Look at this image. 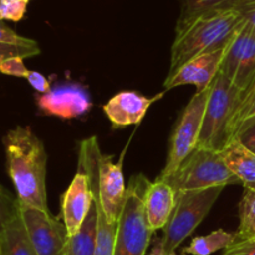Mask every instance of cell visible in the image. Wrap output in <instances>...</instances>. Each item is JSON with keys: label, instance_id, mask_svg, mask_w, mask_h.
Returning a JSON list of instances; mask_svg holds the SVG:
<instances>
[{"label": "cell", "instance_id": "cell-24", "mask_svg": "<svg viewBox=\"0 0 255 255\" xmlns=\"http://www.w3.org/2000/svg\"><path fill=\"white\" fill-rule=\"evenodd\" d=\"M19 216V201L0 184V234L5 226Z\"/></svg>", "mask_w": 255, "mask_h": 255}, {"label": "cell", "instance_id": "cell-32", "mask_svg": "<svg viewBox=\"0 0 255 255\" xmlns=\"http://www.w3.org/2000/svg\"><path fill=\"white\" fill-rule=\"evenodd\" d=\"M239 139H241L242 143H243L247 148L251 149L253 153H255V124L248 129V131L244 132V133L239 137Z\"/></svg>", "mask_w": 255, "mask_h": 255}, {"label": "cell", "instance_id": "cell-16", "mask_svg": "<svg viewBox=\"0 0 255 255\" xmlns=\"http://www.w3.org/2000/svg\"><path fill=\"white\" fill-rule=\"evenodd\" d=\"M176 202V191L167 181L156 179L148 184L144 194V211L152 231H163L173 213Z\"/></svg>", "mask_w": 255, "mask_h": 255}, {"label": "cell", "instance_id": "cell-5", "mask_svg": "<svg viewBox=\"0 0 255 255\" xmlns=\"http://www.w3.org/2000/svg\"><path fill=\"white\" fill-rule=\"evenodd\" d=\"M239 90L222 72L211 86L197 147L222 152L228 144V127Z\"/></svg>", "mask_w": 255, "mask_h": 255}, {"label": "cell", "instance_id": "cell-30", "mask_svg": "<svg viewBox=\"0 0 255 255\" xmlns=\"http://www.w3.org/2000/svg\"><path fill=\"white\" fill-rule=\"evenodd\" d=\"M27 82L31 85L32 89L35 91H37L39 94H46L51 90V85H50V80H47L46 76H44L42 74L37 71H32L30 70L29 75L26 76Z\"/></svg>", "mask_w": 255, "mask_h": 255}, {"label": "cell", "instance_id": "cell-29", "mask_svg": "<svg viewBox=\"0 0 255 255\" xmlns=\"http://www.w3.org/2000/svg\"><path fill=\"white\" fill-rule=\"evenodd\" d=\"M222 255H255V239L234 241Z\"/></svg>", "mask_w": 255, "mask_h": 255}, {"label": "cell", "instance_id": "cell-21", "mask_svg": "<svg viewBox=\"0 0 255 255\" xmlns=\"http://www.w3.org/2000/svg\"><path fill=\"white\" fill-rule=\"evenodd\" d=\"M236 239L233 233L218 229L207 236H199L192 239L191 244L183 248L182 253L186 255H211L221 249H226Z\"/></svg>", "mask_w": 255, "mask_h": 255}, {"label": "cell", "instance_id": "cell-26", "mask_svg": "<svg viewBox=\"0 0 255 255\" xmlns=\"http://www.w3.org/2000/svg\"><path fill=\"white\" fill-rule=\"evenodd\" d=\"M30 70L25 66L24 59L20 56L0 57V74L15 77H24L29 75Z\"/></svg>", "mask_w": 255, "mask_h": 255}, {"label": "cell", "instance_id": "cell-4", "mask_svg": "<svg viewBox=\"0 0 255 255\" xmlns=\"http://www.w3.org/2000/svg\"><path fill=\"white\" fill-rule=\"evenodd\" d=\"M172 188L179 192L227 187L239 183L224 162L221 152L196 147L179 168L166 179Z\"/></svg>", "mask_w": 255, "mask_h": 255}, {"label": "cell", "instance_id": "cell-12", "mask_svg": "<svg viewBox=\"0 0 255 255\" xmlns=\"http://www.w3.org/2000/svg\"><path fill=\"white\" fill-rule=\"evenodd\" d=\"M122 161L124 159L121 157L117 163H114L112 156H107L102 152L99 156L97 191L102 209L109 221L114 224L117 223L127 191L122 172Z\"/></svg>", "mask_w": 255, "mask_h": 255}, {"label": "cell", "instance_id": "cell-1", "mask_svg": "<svg viewBox=\"0 0 255 255\" xmlns=\"http://www.w3.org/2000/svg\"><path fill=\"white\" fill-rule=\"evenodd\" d=\"M6 169L19 203L49 211L46 197L47 154L30 127L16 126L2 138Z\"/></svg>", "mask_w": 255, "mask_h": 255}, {"label": "cell", "instance_id": "cell-23", "mask_svg": "<svg viewBox=\"0 0 255 255\" xmlns=\"http://www.w3.org/2000/svg\"><path fill=\"white\" fill-rule=\"evenodd\" d=\"M238 0H181V14L177 25L184 24L204 12L234 7Z\"/></svg>", "mask_w": 255, "mask_h": 255}, {"label": "cell", "instance_id": "cell-17", "mask_svg": "<svg viewBox=\"0 0 255 255\" xmlns=\"http://www.w3.org/2000/svg\"><path fill=\"white\" fill-rule=\"evenodd\" d=\"M224 162L246 189H255V153L239 138L228 142L221 152Z\"/></svg>", "mask_w": 255, "mask_h": 255}, {"label": "cell", "instance_id": "cell-28", "mask_svg": "<svg viewBox=\"0 0 255 255\" xmlns=\"http://www.w3.org/2000/svg\"><path fill=\"white\" fill-rule=\"evenodd\" d=\"M40 54L39 45H32V46H16V45L0 44V57L7 56H20L22 59L26 57L36 56Z\"/></svg>", "mask_w": 255, "mask_h": 255}, {"label": "cell", "instance_id": "cell-8", "mask_svg": "<svg viewBox=\"0 0 255 255\" xmlns=\"http://www.w3.org/2000/svg\"><path fill=\"white\" fill-rule=\"evenodd\" d=\"M19 216L36 255H66L67 231L51 212L19 203Z\"/></svg>", "mask_w": 255, "mask_h": 255}, {"label": "cell", "instance_id": "cell-18", "mask_svg": "<svg viewBox=\"0 0 255 255\" xmlns=\"http://www.w3.org/2000/svg\"><path fill=\"white\" fill-rule=\"evenodd\" d=\"M255 124V72L248 84L239 91L228 127V142L239 138Z\"/></svg>", "mask_w": 255, "mask_h": 255}, {"label": "cell", "instance_id": "cell-20", "mask_svg": "<svg viewBox=\"0 0 255 255\" xmlns=\"http://www.w3.org/2000/svg\"><path fill=\"white\" fill-rule=\"evenodd\" d=\"M97 241V212L95 203L80 231L67 242L66 255H94Z\"/></svg>", "mask_w": 255, "mask_h": 255}, {"label": "cell", "instance_id": "cell-10", "mask_svg": "<svg viewBox=\"0 0 255 255\" xmlns=\"http://www.w3.org/2000/svg\"><path fill=\"white\" fill-rule=\"evenodd\" d=\"M99 142L96 137L82 139L79 143V168L89 177L94 194V203L97 212V241L94 255H114L116 224L111 223L104 212L97 191V171H99Z\"/></svg>", "mask_w": 255, "mask_h": 255}, {"label": "cell", "instance_id": "cell-27", "mask_svg": "<svg viewBox=\"0 0 255 255\" xmlns=\"http://www.w3.org/2000/svg\"><path fill=\"white\" fill-rule=\"evenodd\" d=\"M0 44L16 45V46H32L37 42L29 37H24L21 35L16 34L12 29H10L7 25L4 24L2 20H0Z\"/></svg>", "mask_w": 255, "mask_h": 255}, {"label": "cell", "instance_id": "cell-13", "mask_svg": "<svg viewBox=\"0 0 255 255\" xmlns=\"http://www.w3.org/2000/svg\"><path fill=\"white\" fill-rule=\"evenodd\" d=\"M224 47L216 51L199 55L182 65L176 72L167 75L164 81V90L174 89L183 85H194L197 91L208 89L221 71L222 60H223Z\"/></svg>", "mask_w": 255, "mask_h": 255}, {"label": "cell", "instance_id": "cell-34", "mask_svg": "<svg viewBox=\"0 0 255 255\" xmlns=\"http://www.w3.org/2000/svg\"><path fill=\"white\" fill-rule=\"evenodd\" d=\"M26 1H30V0H26Z\"/></svg>", "mask_w": 255, "mask_h": 255}, {"label": "cell", "instance_id": "cell-11", "mask_svg": "<svg viewBox=\"0 0 255 255\" xmlns=\"http://www.w3.org/2000/svg\"><path fill=\"white\" fill-rule=\"evenodd\" d=\"M40 111L47 116L72 120L82 116L92 107L86 87L77 82H65L51 87L49 92L36 96Z\"/></svg>", "mask_w": 255, "mask_h": 255}, {"label": "cell", "instance_id": "cell-14", "mask_svg": "<svg viewBox=\"0 0 255 255\" xmlns=\"http://www.w3.org/2000/svg\"><path fill=\"white\" fill-rule=\"evenodd\" d=\"M92 204L94 194L89 177L79 168L61 198L62 218L69 238H72L80 231Z\"/></svg>", "mask_w": 255, "mask_h": 255}, {"label": "cell", "instance_id": "cell-25", "mask_svg": "<svg viewBox=\"0 0 255 255\" xmlns=\"http://www.w3.org/2000/svg\"><path fill=\"white\" fill-rule=\"evenodd\" d=\"M26 0H0V20L20 21L26 14Z\"/></svg>", "mask_w": 255, "mask_h": 255}, {"label": "cell", "instance_id": "cell-9", "mask_svg": "<svg viewBox=\"0 0 255 255\" xmlns=\"http://www.w3.org/2000/svg\"><path fill=\"white\" fill-rule=\"evenodd\" d=\"M241 91L255 72V30L242 21L224 47L221 71Z\"/></svg>", "mask_w": 255, "mask_h": 255}, {"label": "cell", "instance_id": "cell-22", "mask_svg": "<svg viewBox=\"0 0 255 255\" xmlns=\"http://www.w3.org/2000/svg\"><path fill=\"white\" fill-rule=\"evenodd\" d=\"M234 241L255 239V189H246L239 203V226Z\"/></svg>", "mask_w": 255, "mask_h": 255}, {"label": "cell", "instance_id": "cell-19", "mask_svg": "<svg viewBox=\"0 0 255 255\" xmlns=\"http://www.w3.org/2000/svg\"><path fill=\"white\" fill-rule=\"evenodd\" d=\"M0 255H36L20 216L9 222L0 234Z\"/></svg>", "mask_w": 255, "mask_h": 255}, {"label": "cell", "instance_id": "cell-33", "mask_svg": "<svg viewBox=\"0 0 255 255\" xmlns=\"http://www.w3.org/2000/svg\"><path fill=\"white\" fill-rule=\"evenodd\" d=\"M148 255H178V254H177L176 252L164 251V248L162 247V243H161V238H156L154 239L153 246H152V249ZM181 255H186V254L182 253Z\"/></svg>", "mask_w": 255, "mask_h": 255}, {"label": "cell", "instance_id": "cell-2", "mask_svg": "<svg viewBox=\"0 0 255 255\" xmlns=\"http://www.w3.org/2000/svg\"><path fill=\"white\" fill-rule=\"evenodd\" d=\"M243 20L241 12L231 7L204 12L184 24L177 25L168 75L199 55L226 47Z\"/></svg>", "mask_w": 255, "mask_h": 255}, {"label": "cell", "instance_id": "cell-3", "mask_svg": "<svg viewBox=\"0 0 255 255\" xmlns=\"http://www.w3.org/2000/svg\"><path fill=\"white\" fill-rule=\"evenodd\" d=\"M151 182L143 174L129 181L116 226L114 255H146L154 232L144 211V194Z\"/></svg>", "mask_w": 255, "mask_h": 255}, {"label": "cell", "instance_id": "cell-31", "mask_svg": "<svg viewBox=\"0 0 255 255\" xmlns=\"http://www.w3.org/2000/svg\"><path fill=\"white\" fill-rule=\"evenodd\" d=\"M234 9L238 10L243 19L255 30V0H238Z\"/></svg>", "mask_w": 255, "mask_h": 255}, {"label": "cell", "instance_id": "cell-15", "mask_svg": "<svg viewBox=\"0 0 255 255\" xmlns=\"http://www.w3.org/2000/svg\"><path fill=\"white\" fill-rule=\"evenodd\" d=\"M164 92L146 97L136 91H121L104 105V112L114 128L139 125L152 104L161 99Z\"/></svg>", "mask_w": 255, "mask_h": 255}, {"label": "cell", "instance_id": "cell-7", "mask_svg": "<svg viewBox=\"0 0 255 255\" xmlns=\"http://www.w3.org/2000/svg\"><path fill=\"white\" fill-rule=\"evenodd\" d=\"M211 86L203 91H197L189 100L188 105L184 107L172 132L167 163L157 179L166 181L167 178H169L183 163L184 159L196 149Z\"/></svg>", "mask_w": 255, "mask_h": 255}, {"label": "cell", "instance_id": "cell-6", "mask_svg": "<svg viewBox=\"0 0 255 255\" xmlns=\"http://www.w3.org/2000/svg\"><path fill=\"white\" fill-rule=\"evenodd\" d=\"M222 191L223 187H214L177 193L176 207L161 237L164 251L176 252L211 212Z\"/></svg>", "mask_w": 255, "mask_h": 255}]
</instances>
